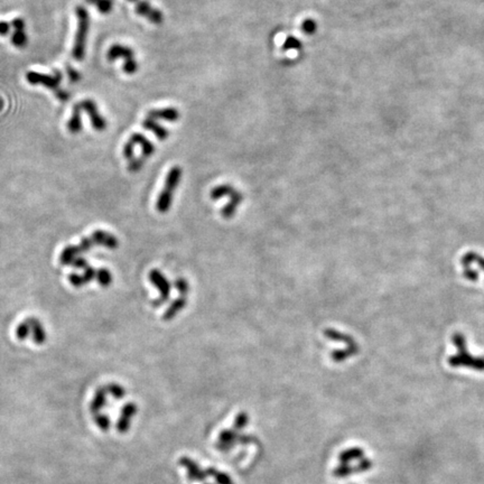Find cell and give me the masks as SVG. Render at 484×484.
<instances>
[{
    "mask_svg": "<svg viewBox=\"0 0 484 484\" xmlns=\"http://www.w3.org/2000/svg\"><path fill=\"white\" fill-rule=\"evenodd\" d=\"M30 334H32V331H30V325L27 322V319H25L24 322L19 324V325L16 327V337L18 340L24 341L29 337Z\"/></svg>",
    "mask_w": 484,
    "mask_h": 484,
    "instance_id": "26",
    "label": "cell"
},
{
    "mask_svg": "<svg viewBox=\"0 0 484 484\" xmlns=\"http://www.w3.org/2000/svg\"><path fill=\"white\" fill-rule=\"evenodd\" d=\"M324 337H325L326 338H329V340H332V341H335V342L345 343V344L348 345V346L357 344V343L354 342V340H353V338L351 337H349V335H346L344 333L338 332V331L333 330V329H326V330H324Z\"/></svg>",
    "mask_w": 484,
    "mask_h": 484,
    "instance_id": "18",
    "label": "cell"
},
{
    "mask_svg": "<svg viewBox=\"0 0 484 484\" xmlns=\"http://www.w3.org/2000/svg\"><path fill=\"white\" fill-rule=\"evenodd\" d=\"M148 118H151L154 120H165L168 121V123H174V121L178 120L180 118V112H178L177 109L175 108H165V109H154L150 110L147 114Z\"/></svg>",
    "mask_w": 484,
    "mask_h": 484,
    "instance_id": "12",
    "label": "cell"
},
{
    "mask_svg": "<svg viewBox=\"0 0 484 484\" xmlns=\"http://www.w3.org/2000/svg\"><path fill=\"white\" fill-rule=\"evenodd\" d=\"M129 142L135 145V146L136 145H139V146L142 147V151H143L142 157L144 159H147L148 157H150V156L154 154V151H155L154 144L150 143L149 140L146 138V137L142 135V133H139V132L132 133V135L130 136V138H129Z\"/></svg>",
    "mask_w": 484,
    "mask_h": 484,
    "instance_id": "10",
    "label": "cell"
},
{
    "mask_svg": "<svg viewBox=\"0 0 484 484\" xmlns=\"http://www.w3.org/2000/svg\"><path fill=\"white\" fill-rule=\"evenodd\" d=\"M302 47V43L298 38H296L294 36H289L285 40L283 44V49L284 51H289V49H300Z\"/></svg>",
    "mask_w": 484,
    "mask_h": 484,
    "instance_id": "28",
    "label": "cell"
},
{
    "mask_svg": "<svg viewBox=\"0 0 484 484\" xmlns=\"http://www.w3.org/2000/svg\"><path fill=\"white\" fill-rule=\"evenodd\" d=\"M86 1L97 7L98 11L101 14H109L112 10V0H86Z\"/></svg>",
    "mask_w": 484,
    "mask_h": 484,
    "instance_id": "25",
    "label": "cell"
},
{
    "mask_svg": "<svg viewBox=\"0 0 484 484\" xmlns=\"http://www.w3.org/2000/svg\"><path fill=\"white\" fill-rule=\"evenodd\" d=\"M11 27V22L0 21V35H8Z\"/></svg>",
    "mask_w": 484,
    "mask_h": 484,
    "instance_id": "37",
    "label": "cell"
},
{
    "mask_svg": "<svg viewBox=\"0 0 484 484\" xmlns=\"http://www.w3.org/2000/svg\"><path fill=\"white\" fill-rule=\"evenodd\" d=\"M78 257V253L74 249V246H67L66 248H64L62 253L60 254V262L61 265H71L72 261Z\"/></svg>",
    "mask_w": 484,
    "mask_h": 484,
    "instance_id": "22",
    "label": "cell"
},
{
    "mask_svg": "<svg viewBox=\"0 0 484 484\" xmlns=\"http://www.w3.org/2000/svg\"><path fill=\"white\" fill-rule=\"evenodd\" d=\"M143 127L147 130L151 131L154 135L157 137L159 140H165L167 137H168V130L166 128H164L163 126L159 125L157 121L151 119V118H146L143 121Z\"/></svg>",
    "mask_w": 484,
    "mask_h": 484,
    "instance_id": "16",
    "label": "cell"
},
{
    "mask_svg": "<svg viewBox=\"0 0 484 484\" xmlns=\"http://www.w3.org/2000/svg\"><path fill=\"white\" fill-rule=\"evenodd\" d=\"M364 452L362 451L361 448L353 447L350 449H346L340 455V461L343 464H349L350 462H352L354 460H360L363 457Z\"/></svg>",
    "mask_w": 484,
    "mask_h": 484,
    "instance_id": "21",
    "label": "cell"
},
{
    "mask_svg": "<svg viewBox=\"0 0 484 484\" xmlns=\"http://www.w3.org/2000/svg\"><path fill=\"white\" fill-rule=\"evenodd\" d=\"M11 26L15 29L11 36V43L18 48H24L28 43V37L25 33V21L22 18H15L11 21Z\"/></svg>",
    "mask_w": 484,
    "mask_h": 484,
    "instance_id": "8",
    "label": "cell"
},
{
    "mask_svg": "<svg viewBox=\"0 0 484 484\" xmlns=\"http://www.w3.org/2000/svg\"><path fill=\"white\" fill-rule=\"evenodd\" d=\"M95 275H97V272L92 268V267H90V266H87L86 268L84 269V274H83L82 277H83V279H84L85 283H91L94 278H95Z\"/></svg>",
    "mask_w": 484,
    "mask_h": 484,
    "instance_id": "34",
    "label": "cell"
},
{
    "mask_svg": "<svg viewBox=\"0 0 484 484\" xmlns=\"http://www.w3.org/2000/svg\"><path fill=\"white\" fill-rule=\"evenodd\" d=\"M80 108H81L82 112H86L87 116H89L91 124H92V127L98 131H102L106 128V121L102 114L99 111L97 105L93 100L91 99H85V100H82L81 102H79Z\"/></svg>",
    "mask_w": 484,
    "mask_h": 484,
    "instance_id": "6",
    "label": "cell"
},
{
    "mask_svg": "<svg viewBox=\"0 0 484 484\" xmlns=\"http://www.w3.org/2000/svg\"><path fill=\"white\" fill-rule=\"evenodd\" d=\"M136 3H137V6H136L135 10H136V13L139 15V16L146 17L148 21H151L152 24H156V25L161 24V22L163 21L162 11H159L158 9L152 8V7L147 1H140V0H138V1H137Z\"/></svg>",
    "mask_w": 484,
    "mask_h": 484,
    "instance_id": "9",
    "label": "cell"
},
{
    "mask_svg": "<svg viewBox=\"0 0 484 484\" xmlns=\"http://www.w3.org/2000/svg\"><path fill=\"white\" fill-rule=\"evenodd\" d=\"M234 190L235 189L232 188L231 185L222 184V185L215 186L214 189H212L211 192H210V197H211L213 201H218V200L223 199V197H226V196H231L232 193H233Z\"/></svg>",
    "mask_w": 484,
    "mask_h": 484,
    "instance_id": "20",
    "label": "cell"
},
{
    "mask_svg": "<svg viewBox=\"0 0 484 484\" xmlns=\"http://www.w3.org/2000/svg\"><path fill=\"white\" fill-rule=\"evenodd\" d=\"M135 145L131 144L130 142H128L125 144V146H124V149H123V155H124V157L126 159H129V161H131V159L133 158V155H135Z\"/></svg>",
    "mask_w": 484,
    "mask_h": 484,
    "instance_id": "32",
    "label": "cell"
},
{
    "mask_svg": "<svg viewBox=\"0 0 484 484\" xmlns=\"http://www.w3.org/2000/svg\"><path fill=\"white\" fill-rule=\"evenodd\" d=\"M75 15L78 18V29L75 33L73 48H72V56L76 61H82L85 56L86 36L90 28V15L82 6L76 7Z\"/></svg>",
    "mask_w": 484,
    "mask_h": 484,
    "instance_id": "1",
    "label": "cell"
},
{
    "mask_svg": "<svg viewBox=\"0 0 484 484\" xmlns=\"http://www.w3.org/2000/svg\"><path fill=\"white\" fill-rule=\"evenodd\" d=\"M243 201V195L238 190H234L232 193V195L230 196V201L226 204V207H223L221 210V215H222L223 219L230 220L234 216L235 212H237V209L239 207V204Z\"/></svg>",
    "mask_w": 484,
    "mask_h": 484,
    "instance_id": "11",
    "label": "cell"
},
{
    "mask_svg": "<svg viewBox=\"0 0 484 484\" xmlns=\"http://www.w3.org/2000/svg\"><path fill=\"white\" fill-rule=\"evenodd\" d=\"M67 75L68 78H70L71 82H78L79 80L82 78L81 74H80L78 71H75L74 68H71L70 66H67Z\"/></svg>",
    "mask_w": 484,
    "mask_h": 484,
    "instance_id": "36",
    "label": "cell"
},
{
    "mask_svg": "<svg viewBox=\"0 0 484 484\" xmlns=\"http://www.w3.org/2000/svg\"><path fill=\"white\" fill-rule=\"evenodd\" d=\"M68 281H70V283L76 288L83 287V286L86 285L84 279H83V277L78 275V274H71V275H68Z\"/></svg>",
    "mask_w": 484,
    "mask_h": 484,
    "instance_id": "31",
    "label": "cell"
},
{
    "mask_svg": "<svg viewBox=\"0 0 484 484\" xmlns=\"http://www.w3.org/2000/svg\"><path fill=\"white\" fill-rule=\"evenodd\" d=\"M105 387L106 392H108L109 396H111V397L114 399L120 400L126 396V389L119 383H113L112 382V383L105 384Z\"/></svg>",
    "mask_w": 484,
    "mask_h": 484,
    "instance_id": "23",
    "label": "cell"
},
{
    "mask_svg": "<svg viewBox=\"0 0 484 484\" xmlns=\"http://www.w3.org/2000/svg\"><path fill=\"white\" fill-rule=\"evenodd\" d=\"M174 285H175V288H176V291L178 292V294H180V296L188 297L189 293V281L185 279V278L178 277L177 279L175 280Z\"/></svg>",
    "mask_w": 484,
    "mask_h": 484,
    "instance_id": "27",
    "label": "cell"
},
{
    "mask_svg": "<svg viewBox=\"0 0 484 484\" xmlns=\"http://www.w3.org/2000/svg\"><path fill=\"white\" fill-rule=\"evenodd\" d=\"M106 57L110 62H113L114 60L118 59H124V71L129 75L135 74L138 70V63L135 59V53L130 47L124 46L121 44H113L109 48Z\"/></svg>",
    "mask_w": 484,
    "mask_h": 484,
    "instance_id": "4",
    "label": "cell"
},
{
    "mask_svg": "<svg viewBox=\"0 0 484 484\" xmlns=\"http://www.w3.org/2000/svg\"><path fill=\"white\" fill-rule=\"evenodd\" d=\"M150 283L155 286L156 288L158 289L159 292V297L157 299L152 300V306L154 307H161L163 304H165L169 298L170 295V283L168 279L165 277V275L162 272H159L158 269H152L150 270L149 275H148Z\"/></svg>",
    "mask_w": 484,
    "mask_h": 484,
    "instance_id": "5",
    "label": "cell"
},
{
    "mask_svg": "<svg viewBox=\"0 0 484 484\" xmlns=\"http://www.w3.org/2000/svg\"><path fill=\"white\" fill-rule=\"evenodd\" d=\"M91 235L94 239L95 243L99 246L109 248V249H116V248L119 247V240L109 232L98 230L94 231Z\"/></svg>",
    "mask_w": 484,
    "mask_h": 484,
    "instance_id": "13",
    "label": "cell"
},
{
    "mask_svg": "<svg viewBox=\"0 0 484 484\" xmlns=\"http://www.w3.org/2000/svg\"><path fill=\"white\" fill-rule=\"evenodd\" d=\"M67 129L72 133H78L82 130V110L79 104L73 106V112L67 123Z\"/></svg>",
    "mask_w": 484,
    "mask_h": 484,
    "instance_id": "17",
    "label": "cell"
},
{
    "mask_svg": "<svg viewBox=\"0 0 484 484\" xmlns=\"http://www.w3.org/2000/svg\"><path fill=\"white\" fill-rule=\"evenodd\" d=\"M72 266L74 267V268H78V269H85L87 266V261L85 260V258H83L81 256H78L76 257L73 261H72Z\"/></svg>",
    "mask_w": 484,
    "mask_h": 484,
    "instance_id": "35",
    "label": "cell"
},
{
    "mask_svg": "<svg viewBox=\"0 0 484 484\" xmlns=\"http://www.w3.org/2000/svg\"><path fill=\"white\" fill-rule=\"evenodd\" d=\"M26 80H27L28 83L30 84H42L45 85L48 89H51L53 92H55L57 99L60 101H67L68 100V93L65 90L60 89V83L61 80H62V73L60 71H55L54 74L49 75V74H43V73H38V72L30 71L26 74Z\"/></svg>",
    "mask_w": 484,
    "mask_h": 484,
    "instance_id": "3",
    "label": "cell"
},
{
    "mask_svg": "<svg viewBox=\"0 0 484 484\" xmlns=\"http://www.w3.org/2000/svg\"><path fill=\"white\" fill-rule=\"evenodd\" d=\"M137 405L135 402H128L121 408L120 416L118 418L116 428L120 434L127 433L128 429L130 428L131 419L136 416L137 414Z\"/></svg>",
    "mask_w": 484,
    "mask_h": 484,
    "instance_id": "7",
    "label": "cell"
},
{
    "mask_svg": "<svg viewBox=\"0 0 484 484\" xmlns=\"http://www.w3.org/2000/svg\"><path fill=\"white\" fill-rule=\"evenodd\" d=\"M248 421H249V418H248V415L245 413V411H242V413H240L237 416V418H235L234 426L237 428H243L248 424Z\"/></svg>",
    "mask_w": 484,
    "mask_h": 484,
    "instance_id": "33",
    "label": "cell"
},
{
    "mask_svg": "<svg viewBox=\"0 0 484 484\" xmlns=\"http://www.w3.org/2000/svg\"><path fill=\"white\" fill-rule=\"evenodd\" d=\"M95 278H97L98 283L100 284L102 287H108V286H110L112 283V274L106 268L99 269L97 272V275H95Z\"/></svg>",
    "mask_w": 484,
    "mask_h": 484,
    "instance_id": "24",
    "label": "cell"
},
{
    "mask_svg": "<svg viewBox=\"0 0 484 484\" xmlns=\"http://www.w3.org/2000/svg\"><path fill=\"white\" fill-rule=\"evenodd\" d=\"M182 174L183 170L180 166H174L169 169L166 176L165 184H164V189L159 193L157 201H156V210L159 213H166L167 211H169L171 203H173L174 192L181 183Z\"/></svg>",
    "mask_w": 484,
    "mask_h": 484,
    "instance_id": "2",
    "label": "cell"
},
{
    "mask_svg": "<svg viewBox=\"0 0 484 484\" xmlns=\"http://www.w3.org/2000/svg\"><path fill=\"white\" fill-rule=\"evenodd\" d=\"M358 353V345H350L346 346V349L344 350H337L331 353V358L334 362H343L345 361L348 358H351L353 356H356Z\"/></svg>",
    "mask_w": 484,
    "mask_h": 484,
    "instance_id": "19",
    "label": "cell"
},
{
    "mask_svg": "<svg viewBox=\"0 0 484 484\" xmlns=\"http://www.w3.org/2000/svg\"><path fill=\"white\" fill-rule=\"evenodd\" d=\"M186 304H188V297H185V296H180L178 298L173 300L169 306L166 308V311L164 312V314H163L164 321L167 322V321H171V319H174L175 317H176L178 313H181V312L184 310Z\"/></svg>",
    "mask_w": 484,
    "mask_h": 484,
    "instance_id": "14",
    "label": "cell"
},
{
    "mask_svg": "<svg viewBox=\"0 0 484 484\" xmlns=\"http://www.w3.org/2000/svg\"><path fill=\"white\" fill-rule=\"evenodd\" d=\"M145 162H146V159H144L143 157L132 158L128 164L129 171H130V173H138V171L144 167Z\"/></svg>",
    "mask_w": 484,
    "mask_h": 484,
    "instance_id": "29",
    "label": "cell"
},
{
    "mask_svg": "<svg viewBox=\"0 0 484 484\" xmlns=\"http://www.w3.org/2000/svg\"><path fill=\"white\" fill-rule=\"evenodd\" d=\"M316 28H317V24H316V21H314V19L310 18V19H306V21H303L302 30L305 34H307V35H312V34H314L316 32Z\"/></svg>",
    "mask_w": 484,
    "mask_h": 484,
    "instance_id": "30",
    "label": "cell"
},
{
    "mask_svg": "<svg viewBox=\"0 0 484 484\" xmlns=\"http://www.w3.org/2000/svg\"><path fill=\"white\" fill-rule=\"evenodd\" d=\"M27 322L30 325V331H32L33 342L37 345H42L46 341V332H45L42 323L35 317L27 318Z\"/></svg>",
    "mask_w": 484,
    "mask_h": 484,
    "instance_id": "15",
    "label": "cell"
}]
</instances>
